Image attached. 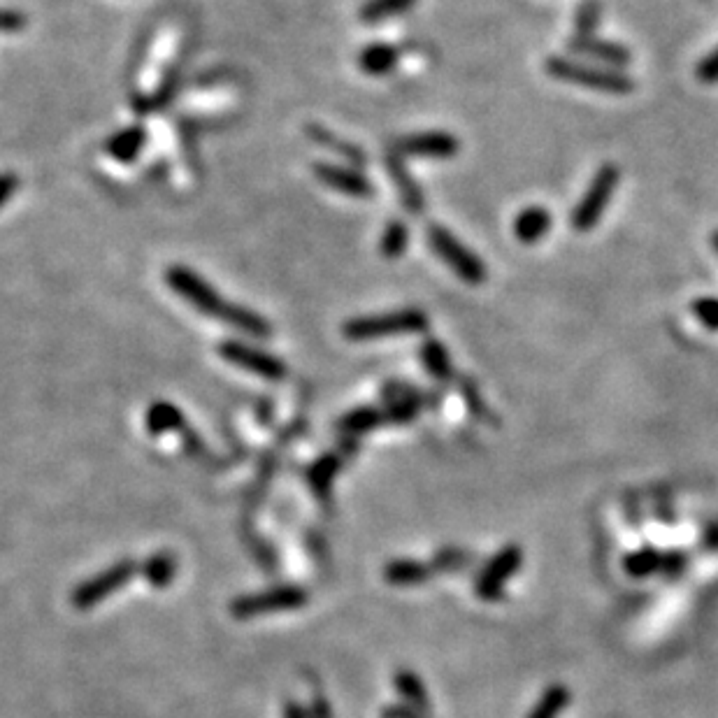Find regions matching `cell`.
I'll return each mask as SVG.
<instances>
[{
    "label": "cell",
    "mask_w": 718,
    "mask_h": 718,
    "mask_svg": "<svg viewBox=\"0 0 718 718\" xmlns=\"http://www.w3.org/2000/svg\"><path fill=\"white\" fill-rule=\"evenodd\" d=\"M544 68H547L549 77H554L558 82L579 84L586 86V89L609 93V96H628V93L635 91L633 77H628L623 70L616 68L593 66V63H581L567 59V56H549Z\"/></svg>",
    "instance_id": "obj_1"
},
{
    "label": "cell",
    "mask_w": 718,
    "mask_h": 718,
    "mask_svg": "<svg viewBox=\"0 0 718 718\" xmlns=\"http://www.w3.org/2000/svg\"><path fill=\"white\" fill-rule=\"evenodd\" d=\"M430 319L426 312L407 307V310H396L379 317H358L351 319L342 326V335L351 342H368V340H384V337H400V335H419L428 330Z\"/></svg>",
    "instance_id": "obj_2"
},
{
    "label": "cell",
    "mask_w": 718,
    "mask_h": 718,
    "mask_svg": "<svg viewBox=\"0 0 718 718\" xmlns=\"http://www.w3.org/2000/svg\"><path fill=\"white\" fill-rule=\"evenodd\" d=\"M621 182V168L616 163H602L591 184L570 214V228L577 233H588L600 224L609 200L614 198Z\"/></svg>",
    "instance_id": "obj_3"
},
{
    "label": "cell",
    "mask_w": 718,
    "mask_h": 718,
    "mask_svg": "<svg viewBox=\"0 0 718 718\" xmlns=\"http://www.w3.org/2000/svg\"><path fill=\"white\" fill-rule=\"evenodd\" d=\"M428 244L430 249L435 251V256L456 272V277L461 279V282L470 286H481L486 282V263L444 226H428Z\"/></svg>",
    "instance_id": "obj_4"
},
{
    "label": "cell",
    "mask_w": 718,
    "mask_h": 718,
    "mask_svg": "<svg viewBox=\"0 0 718 718\" xmlns=\"http://www.w3.org/2000/svg\"><path fill=\"white\" fill-rule=\"evenodd\" d=\"M165 282L172 291L177 293L179 298H184L186 303L196 307L198 312L210 314V317L221 319V314L226 312L228 303L219 296L217 291L212 289L210 284L205 282L203 277L196 275L191 268H184V265H172L165 272Z\"/></svg>",
    "instance_id": "obj_5"
},
{
    "label": "cell",
    "mask_w": 718,
    "mask_h": 718,
    "mask_svg": "<svg viewBox=\"0 0 718 718\" xmlns=\"http://www.w3.org/2000/svg\"><path fill=\"white\" fill-rule=\"evenodd\" d=\"M307 605V593L300 586H277L270 591L242 595V598L231 602L233 619L247 621L254 616L275 614V612H289V609H298Z\"/></svg>",
    "instance_id": "obj_6"
},
{
    "label": "cell",
    "mask_w": 718,
    "mask_h": 718,
    "mask_svg": "<svg viewBox=\"0 0 718 718\" xmlns=\"http://www.w3.org/2000/svg\"><path fill=\"white\" fill-rule=\"evenodd\" d=\"M135 574H138V563H135V560H119V563H114L112 567L100 572L98 577L82 581L73 591V595H70V602H73L77 609L96 607L98 602H103L105 598H110L114 591H119L121 586H126Z\"/></svg>",
    "instance_id": "obj_7"
},
{
    "label": "cell",
    "mask_w": 718,
    "mask_h": 718,
    "mask_svg": "<svg viewBox=\"0 0 718 718\" xmlns=\"http://www.w3.org/2000/svg\"><path fill=\"white\" fill-rule=\"evenodd\" d=\"M523 565V551L516 544H507L500 549L491 560H488L484 570L477 574L475 579V593L477 598L486 602H495L505 595L507 581L514 577L516 570Z\"/></svg>",
    "instance_id": "obj_8"
},
{
    "label": "cell",
    "mask_w": 718,
    "mask_h": 718,
    "mask_svg": "<svg viewBox=\"0 0 718 718\" xmlns=\"http://www.w3.org/2000/svg\"><path fill=\"white\" fill-rule=\"evenodd\" d=\"M219 356L226 358L228 363L238 365V368H242V370L254 372V375H258V377L272 379V382L286 377V365L279 361V358L265 354V351L251 349L242 342L228 340L224 344H219Z\"/></svg>",
    "instance_id": "obj_9"
},
{
    "label": "cell",
    "mask_w": 718,
    "mask_h": 718,
    "mask_svg": "<svg viewBox=\"0 0 718 718\" xmlns=\"http://www.w3.org/2000/svg\"><path fill=\"white\" fill-rule=\"evenodd\" d=\"M396 152L421 159H454L461 152V142L447 131H428L405 135L396 142Z\"/></svg>",
    "instance_id": "obj_10"
},
{
    "label": "cell",
    "mask_w": 718,
    "mask_h": 718,
    "mask_svg": "<svg viewBox=\"0 0 718 718\" xmlns=\"http://www.w3.org/2000/svg\"><path fill=\"white\" fill-rule=\"evenodd\" d=\"M567 52L586 56V59H593L598 63H607L616 70H623L633 63V52L628 47L619 45V42H607L595 38V35H574V38L567 40Z\"/></svg>",
    "instance_id": "obj_11"
},
{
    "label": "cell",
    "mask_w": 718,
    "mask_h": 718,
    "mask_svg": "<svg viewBox=\"0 0 718 718\" xmlns=\"http://www.w3.org/2000/svg\"><path fill=\"white\" fill-rule=\"evenodd\" d=\"M314 175H317L328 189H335L340 193H347V196L354 198H370L375 196V186L368 177H363L358 170L342 168V165H330V163H317L314 165Z\"/></svg>",
    "instance_id": "obj_12"
},
{
    "label": "cell",
    "mask_w": 718,
    "mask_h": 718,
    "mask_svg": "<svg viewBox=\"0 0 718 718\" xmlns=\"http://www.w3.org/2000/svg\"><path fill=\"white\" fill-rule=\"evenodd\" d=\"M551 224H554V217L547 207L530 205L516 214L512 231L521 244H537L551 231Z\"/></svg>",
    "instance_id": "obj_13"
},
{
    "label": "cell",
    "mask_w": 718,
    "mask_h": 718,
    "mask_svg": "<svg viewBox=\"0 0 718 718\" xmlns=\"http://www.w3.org/2000/svg\"><path fill=\"white\" fill-rule=\"evenodd\" d=\"M386 170H389V175L393 177V182H396V186H398L400 200H402V205H405V210L412 214H421L423 210H426V196H423L419 184L414 182V177L409 175V170L402 165V161L396 154H391L389 159H386Z\"/></svg>",
    "instance_id": "obj_14"
},
{
    "label": "cell",
    "mask_w": 718,
    "mask_h": 718,
    "mask_svg": "<svg viewBox=\"0 0 718 718\" xmlns=\"http://www.w3.org/2000/svg\"><path fill=\"white\" fill-rule=\"evenodd\" d=\"M400 52L393 45H386V42H375V45H368L358 54V66L365 75L382 77L389 75L393 68L398 66Z\"/></svg>",
    "instance_id": "obj_15"
},
{
    "label": "cell",
    "mask_w": 718,
    "mask_h": 718,
    "mask_svg": "<svg viewBox=\"0 0 718 718\" xmlns=\"http://www.w3.org/2000/svg\"><path fill=\"white\" fill-rule=\"evenodd\" d=\"M433 572H435L433 565L419 563V560L400 558V560H391V563L384 567V579L393 586H416L433 577Z\"/></svg>",
    "instance_id": "obj_16"
},
{
    "label": "cell",
    "mask_w": 718,
    "mask_h": 718,
    "mask_svg": "<svg viewBox=\"0 0 718 718\" xmlns=\"http://www.w3.org/2000/svg\"><path fill=\"white\" fill-rule=\"evenodd\" d=\"M421 363L426 365V370L430 372V377H435L437 382H451L454 377V363H451V356L447 347L440 340H426L421 344L419 349Z\"/></svg>",
    "instance_id": "obj_17"
},
{
    "label": "cell",
    "mask_w": 718,
    "mask_h": 718,
    "mask_svg": "<svg viewBox=\"0 0 718 718\" xmlns=\"http://www.w3.org/2000/svg\"><path fill=\"white\" fill-rule=\"evenodd\" d=\"M145 140L147 135L142 131V126L124 128V131H119L117 135H112V138L107 140V154L121 163H128L142 152Z\"/></svg>",
    "instance_id": "obj_18"
},
{
    "label": "cell",
    "mask_w": 718,
    "mask_h": 718,
    "mask_svg": "<svg viewBox=\"0 0 718 718\" xmlns=\"http://www.w3.org/2000/svg\"><path fill=\"white\" fill-rule=\"evenodd\" d=\"M221 321H226L228 326L238 328V330H242V333H247L251 337H261V340L270 337V323L265 321L261 314L247 310V307L228 303L226 312L221 314Z\"/></svg>",
    "instance_id": "obj_19"
},
{
    "label": "cell",
    "mask_w": 718,
    "mask_h": 718,
    "mask_svg": "<svg viewBox=\"0 0 718 718\" xmlns=\"http://www.w3.org/2000/svg\"><path fill=\"white\" fill-rule=\"evenodd\" d=\"M149 435H165L184 428V414L170 402H154L145 416Z\"/></svg>",
    "instance_id": "obj_20"
},
{
    "label": "cell",
    "mask_w": 718,
    "mask_h": 718,
    "mask_svg": "<svg viewBox=\"0 0 718 718\" xmlns=\"http://www.w3.org/2000/svg\"><path fill=\"white\" fill-rule=\"evenodd\" d=\"M396 691L402 700H405V705L419 709V712L426 714L430 709V698H428V691L426 686H423V681L416 677L414 672L409 670H400L396 672Z\"/></svg>",
    "instance_id": "obj_21"
},
{
    "label": "cell",
    "mask_w": 718,
    "mask_h": 718,
    "mask_svg": "<svg viewBox=\"0 0 718 718\" xmlns=\"http://www.w3.org/2000/svg\"><path fill=\"white\" fill-rule=\"evenodd\" d=\"M177 574V558L170 551H159L147 563L142 565V577H145L154 588H165L175 581Z\"/></svg>",
    "instance_id": "obj_22"
},
{
    "label": "cell",
    "mask_w": 718,
    "mask_h": 718,
    "mask_svg": "<svg viewBox=\"0 0 718 718\" xmlns=\"http://www.w3.org/2000/svg\"><path fill=\"white\" fill-rule=\"evenodd\" d=\"M416 0H368L358 12L363 24H379V21H386L396 14H402L412 10Z\"/></svg>",
    "instance_id": "obj_23"
},
{
    "label": "cell",
    "mask_w": 718,
    "mask_h": 718,
    "mask_svg": "<svg viewBox=\"0 0 718 718\" xmlns=\"http://www.w3.org/2000/svg\"><path fill=\"white\" fill-rule=\"evenodd\" d=\"M570 705V691L563 684H551L547 691L542 693V698L537 700L533 712L528 718H558L565 712V707Z\"/></svg>",
    "instance_id": "obj_24"
},
{
    "label": "cell",
    "mask_w": 718,
    "mask_h": 718,
    "mask_svg": "<svg viewBox=\"0 0 718 718\" xmlns=\"http://www.w3.org/2000/svg\"><path fill=\"white\" fill-rule=\"evenodd\" d=\"M409 247V228L405 221L393 219L389 226L384 228L382 242H379V251L384 258H400Z\"/></svg>",
    "instance_id": "obj_25"
},
{
    "label": "cell",
    "mask_w": 718,
    "mask_h": 718,
    "mask_svg": "<svg viewBox=\"0 0 718 718\" xmlns=\"http://www.w3.org/2000/svg\"><path fill=\"white\" fill-rule=\"evenodd\" d=\"M307 135H310V138H312L314 142H319V145H326L328 149H335L337 154H342L344 159H349L351 163H356V165H363V163H365V154L361 152V149H358L356 145H349V142L340 140V138H337V135L326 131V128H321V126H307Z\"/></svg>",
    "instance_id": "obj_26"
},
{
    "label": "cell",
    "mask_w": 718,
    "mask_h": 718,
    "mask_svg": "<svg viewBox=\"0 0 718 718\" xmlns=\"http://www.w3.org/2000/svg\"><path fill=\"white\" fill-rule=\"evenodd\" d=\"M660 565H663V556H660L658 551L651 547L639 549V551H635V554H630L626 560H623L626 572L635 579L651 577V574H656L660 570Z\"/></svg>",
    "instance_id": "obj_27"
},
{
    "label": "cell",
    "mask_w": 718,
    "mask_h": 718,
    "mask_svg": "<svg viewBox=\"0 0 718 718\" xmlns=\"http://www.w3.org/2000/svg\"><path fill=\"white\" fill-rule=\"evenodd\" d=\"M384 419L386 416L379 412V409L361 407V409H354V412H349L347 416H344V419L340 421V428L344 430V433H351V435L368 433V430L382 426Z\"/></svg>",
    "instance_id": "obj_28"
},
{
    "label": "cell",
    "mask_w": 718,
    "mask_h": 718,
    "mask_svg": "<svg viewBox=\"0 0 718 718\" xmlns=\"http://www.w3.org/2000/svg\"><path fill=\"white\" fill-rule=\"evenodd\" d=\"M602 21V3L600 0H584L574 12V33L577 35H595Z\"/></svg>",
    "instance_id": "obj_29"
},
{
    "label": "cell",
    "mask_w": 718,
    "mask_h": 718,
    "mask_svg": "<svg viewBox=\"0 0 718 718\" xmlns=\"http://www.w3.org/2000/svg\"><path fill=\"white\" fill-rule=\"evenodd\" d=\"M337 470H340V458H337V456H323L319 463H314V468L310 472L312 486L317 488L321 495H326L328 488H330V481H333Z\"/></svg>",
    "instance_id": "obj_30"
},
{
    "label": "cell",
    "mask_w": 718,
    "mask_h": 718,
    "mask_svg": "<svg viewBox=\"0 0 718 718\" xmlns=\"http://www.w3.org/2000/svg\"><path fill=\"white\" fill-rule=\"evenodd\" d=\"M691 314L700 326L707 330H718V298L702 296L691 303Z\"/></svg>",
    "instance_id": "obj_31"
},
{
    "label": "cell",
    "mask_w": 718,
    "mask_h": 718,
    "mask_svg": "<svg viewBox=\"0 0 718 718\" xmlns=\"http://www.w3.org/2000/svg\"><path fill=\"white\" fill-rule=\"evenodd\" d=\"M458 384H461V396L465 402H468L470 412L475 414L477 419H491V414H488V407H486V400H484V396H481L479 386L472 382L470 377H463Z\"/></svg>",
    "instance_id": "obj_32"
},
{
    "label": "cell",
    "mask_w": 718,
    "mask_h": 718,
    "mask_svg": "<svg viewBox=\"0 0 718 718\" xmlns=\"http://www.w3.org/2000/svg\"><path fill=\"white\" fill-rule=\"evenodd\" d=\"M470 554L468 551H461V549H442L437 551L435 554V560H433V570H444V572H454V570H461V567H468L470 565Z\"/></svg>",
    "instance_id": "obj_33"
},
{
    "label": "cell",
    "mask_w": 718,
    "mask_h": 718,
    "mask_svg": "<svg viewBox=\"0 0 718 718\" xmlns=\"http://www.w3.org/2000/svg\"><path fill=\"white\" fill-rule=\"evenodd\" d=\"M695 77H698V82H702V84L718 82V47L698 63V68H695Z\"/></svg>",
    "instance_id": "obj_34"
},
{
    "label": "cell",
    "mask_w": 718,
    "mask_h": 718,
    "mask_svg": "<svg viewBox=\"0 0 718 718\" xmlns=\"http://www.w3.org/2000/svg\"><path fill=\"white\" fill-rule=\"evenodd\" d=\"M24 26H26L24 14L0 10V31H21Z\"/></svg>",
    "instance_id": "obj_35"
},
{
    "label": "cell",
    "mask_w": 718,
    "mask_h": 718,
    "mask_svg": "<svg viewBox=\"0 0 718 718\" xmlns=\"http://www.w3.org/2000/svg\"><path fill=\"white\" fill-rule=\"evenodd\" d=\"M17 189H19V179L10 175V172H3V175H0V207L14 196V191Z\"/></svg>",
    "instance_id": "obj_36"
},
{
    "label": "cell",
    "mask_w": 718,
    "mask_h": 718,
    "mask_svg": "<svg viewBox=\"0 0 718 718\" xmlns=\"http://www.w3.org/2000/svg\"><path fill=\"white\" fill-rule=\"evenodd\" d=\"M384 718H426V716H423V712H419V709L409 705H396L384 709Z\"/></svg>",
    "instance_id": "obj_37"
},
{
    "label": "cell",
    "mask_w": 718,
    "mask_h": 718,
    "mask_svg": "<svg viewBox=\"0 0 718 718\" xmlns=\"http://www.w3.org/2000/svg\"><path fill=\"white\" fill-rule=\"evenodd\" d=\"M310 718H333V709L326 702L323 695H314L312 698V709H310Z\"/></svg>",
    "instance_id": "obj_38"
},
{
    "label": "cell",
    "mask_w": 718,
    "mask_h": 718,
    "mask_svg": "<svg viewBox=\"0 0 718 718\" xmlns=\"http://www.w3.org/2000/svg\"><path fill=\"white\" fill-rule=\"evenodd\" d=\"M684 563H686V560L681 554H670L667 558H663V565H660V570L674 574V572H679L681 567H684Z\"/></svg>",
    "instance_id": "obj_39"
},
{
    "label": "cell",
    "mask_w": 718,
    "mask_h": 718,
    "mask_svg": "<svg viewBox=\"0 0 718 718\" xmlns=\"http://www.w3.org/2000/svg\"><path fill=\"white\" fill-rule=\"evenodd\" d=\"M284 718H310V716L303 712V707H300L298 702H286Z\"/></svg>",
    "instance_id": "obj_40"
},
{
    "label": "cell",
    "mask_w": 718,
    "mask_h": 718,
    "mask_svg": "<svg viewBox=\"0 0 718 718\" xmlns=\"http://www.w3.org/2000/svg\"><path fill=\"white\" fill-rule=\"evenodd\" d=\"M705 544H707L709 549H718V523H716V526H712V528L707 530Z\"/></svg>",
    "instance_id": "obj_41"
},
{
    "label": "cell",
    "mask_w": 718,
    "mask_h": 718,
    "mask_svg": "<svg viewBox=\"0 0 718 718\" xmlns=\"http://www.w3.org/2000/svg\"><path fill=\"white\" fill-rule=\"evenodd\" d=\"M712 247H714L716 256H718V231H714V233H712Z\"/></svg>",
    "instance_id": "obj_42"
}]
</instances>
